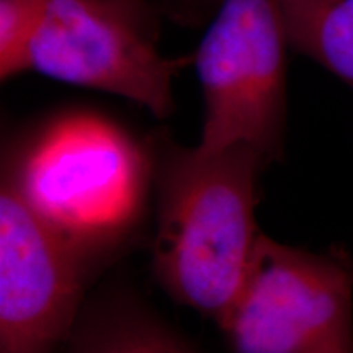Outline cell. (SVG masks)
<instances>
[{"instance_id": "cell-7", "label": "cell", "mask_w": 353, "mask_h": 353, "mask_svg": "<svg viewBox=\"0 0 353 353\" xmlns=\"http://www.w3.org/2000/svg\"><path fill=\"white\" fill-rule=\"evenodd\" d=\"M290 46L353 88V0H278Z\"/></svg>"}, {"instance_id": "cell-2", "label": "cell", "mask_w": 353, "mask_h": 353, "mask_svg": "<svg viewBox=\"0 0 353 353\" xmlns=\"http://www.w3.org/2000/svg\"><path fill=\"white\" fill-rule=\"evenodd\" d=\"M149 167L121 128L90 113L59 118L34 139L10 179L83 257L134 226Z\"/></svg>"}, {"instance_id": "cell-8", "label": "cell", "mask_w": 353, "mask_h": 353, "mask_svg": "<svg viewBox=\"0 0 353 353\" xmlns=\"http://www.w3.org/2000/svg\"><path fill=\"white\" fill-rule=\"evenodd\" d=\"M44 0H0V77L28 70V51L41 20Z\"/></svg>"}, {"instance_id": "cell-4", "label": "cell", "mask_w": 353, "mask_h": 353, "mask_svg": "<svg viewBox=\"0 0 353 353\" xmlns=\"http://www.w3.org/2000/svg\"><path fill=\"white\" fill-rule=\"evenodd\" d=\"M353 263L259 234L242 286L219 325L242 353L353 352Z\"/></svg>"}, {"instance_id": "cell-5", "label": "cell", "mask_w": 353, "mask_h": 353, "mask_svg": "<svg viewBox=\"0 0 353 353\" xmlns=\"http://www.w3.org/2000/svg\"><path fill=\"white\" fill-rule=\"evenodd\" d=\"M188 59L159 51L157 17L145 0H44L28 70L138 101L165 118L172 81Z\"/></svg>"}, {"instance_id": "cell-6", "label": "cell", "mask_w": 353, "mask_h": 353, "mask_svg": "<svg viewBox=\"0 0 353 353\" xmlns=\"http://www.w3.org/2000/svg\"><path fill=\"white\" fill-rule=\"evenodd\" d=\"M85 259L26 201L10 175L3 176L0 352H46L69 332Z\"/></svg>"}, {"instance_id": "cell-3", "label": "cell", "mask_w": 353, "mask_h": 353, "mask_svg": "<svg viewBox=\"0 0 353 353\" xmlns=\"http://www.w3.org/2000/svg\"><path fill=\"white\" fill-rule=\"evenodd\" d=\"M288 46L278 0H223L193 54L205 100L200 151L247 144L265 165L280 159Z\"/></svg>"}, {"instance_id": "cell-1", "label": "cell", "mask_w": 353, "mask_h": 353, "mask_svg": "<svg viewBox=\"0 0 353 353\" xmlns=\"http://www.w3.org/2000/svg\"><path fill=\"white\" fill-rule=\"evenodd\" d=\"M262 167L247 144L214 152L170 145L159 159L154 273L176 303L218 325L239 294L259 239L255 180Z\"/></svg>"}]
</instances>
